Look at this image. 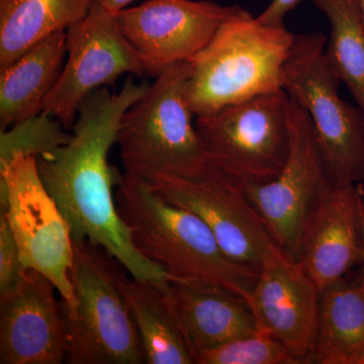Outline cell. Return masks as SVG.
I'll return each mask as SVG.
<instances>
[{"label": "cell", "instance_id": "obj_26", "mask_svg": "<svg viewBox=\"0 0 364 364\" xmlns=\"http://www.w3.org/2000/svg\"><path fill=\"white\" fill-rule=\"evenodd\" d=\"M102 6L112 14H117L119 11L127 9V6L136 0H97Z\"/></svg>", "mask_w": 364, "mask_h": 364}, {"label": "cell", "instance_id": "obj_15", "mask_svg": "<svg viewBox=\"0 0 364 364\" xmlns=\"http://www.w3.org/2000/svg\"><path fill=\"white\" fill-rule=\"evenodd\" d=\"M363 215L359 183L334 186L306 222L296 258L321 291L363 264Z\"/></svg>", "mask_w": 364, "mask_h": 364}, {"label": "cell", "instance_id": "obj_12", "mask_svg": "<svg viewBox=\"0 0 364 364\" xmlns=\"http://www.w3.org/2000/svg\"><path fill=\"white\" fill-rule=\"evenodd\" d=\"M149 182L167 202L200 218L237 262L260 265L277 243L244 188L212 166L198 176H159Z\"/></svg>", "mask_w": 364, "mask_h": 364}, {"label": "cell", "instance_id": "obj_20", "mask_svg": "<svg viewBox=\"0 0 364 364\" xmlns=\"http://www.w3.org/2000/svg\"><path fill=\"white\" fill-rule=\"evenodd\" d=\"M97 0H0V69L38 44L67 31Z\"/></svg>", "mask_w": 364, "mask_h": 364}, {"label": "cell", "instance_id": "obj_2", "mask_svg": "<svg viewBox=\"0 0 364 364\" xmlns=\"http://www.w3.org/2000/svg\"><path fill=\"white\" fill-rule=\"evenodd\" d=\"M116 202L136 249L173 279L218 284L249 299L260 265L237 262L193 213L167 202L143 177L124 171Z\"/></svg>", "mask_w": 364, "mask_h": 364}, {"label": "cell", "instance_id": "obj_7", "mask_svg": "<svg viewBox=\"0 0 364 364\" xmlns=\"http://www.w3.org/2000/svg\"><path fill=\"white\" fill-rule=\"evenodd\" d=\"M289 105L280 90L196 117L210 166L241 188L275 178L289 154Z\"/></svg>", "mask_w": 364, "mask_h": 364}, {"label": "cell", "instance_id": "obj_17", "mask_svg": "<svg viewBox=\"0 0 364 364\" xmlns=\"http://www.w3.org/2000/svg\"><path fill=\"white\" fill-rule=\"evenodd\" d=\"M66 55L67 33L62 31L41 41L0 69V131L43 112Z\"/></svg>", "mask_w": 364, "mask_h": 364}, {"label": "cell", "instance_id": "obj_29", "mask_svg": "<svg viewBox=\"0 0 364 364\" xmlns=\"http://www.w3.org/2000/svg\"><path fill=\"white\" fill-rule=\"evenodd\" d=\"M359 189H360L361 198H363L364 205V186L363 183H359Z\"/></svg>", "mask_w": 364, "mask_h": 364}, {"label": "cell", "instance_id": "obj_25", "mask_svg": "<svg viewBox=\"0 0 364 364\" xmlns=\"http://www.w3.org/2000/svg\"><path fill=\"white\" fill-rule=\"evenodd\" d=\"M301 0H272L267 9L256 16L260 23L273 26H284V18L299 6Z\"/></svg>", "mask_w": 364, "mask_h": 364}, {"label": "cell", "instance_id": "obj_30", "mask_svg": "<svg viewBox=\"0 0 364 364\" xmlns=\"http://www.w3.org/2000/svg\"><path fill=\"white\" fill-rule=\"evenodd\" d=\"M363 265H364V215H363Z\"/></svg>", "mask_w": 364, "mask_h": 364}, {"label": "cell", "instance_id": "obj_8", "mask_svg": "<svg viewBox=\"0 0 364 364\" xmlns=\"http://www.w3.org/2000/svg\"><path fill=\"white\" fill-rule=\"evenodd\" d=\"M0 213L6 215L23 267L51 280L66 310L73 311L71 230L43 183L35 156L16 155L0 167Z\"/></svg>", "mask_w": 364, "mask_h": 364}, {"label": "cell", "instance_id": "obj_21", "mask_svg": "<svg viewBox=\"0 0 364 364\" xmlns=\"http://www.w3.org/2000/svg\"><path fill=\"white\" fill-rule=\"evenodd\" d=\"M330 23L325 56L364 112V21L358 0H312Z\"/></svg>", "mask_w": 364, "mask_h": 364}, {"label": "cell", "instance_id": "obj_13", "mask_svg": "<svg viewBox=\"0 0 364 364\" xmlns=\"http://www.w3.org/2000/svg\"><path fill=\"white\" fill-rule=\"evenodd\" d=\"M320 298L317 284L296 258L275 243L261 260L248 304L258 330L309 363L317 342Z\"/></svg>", "mask_w": 364, "mask_h": 364}, {"label": "cell", "instance_id": "obj_23", "mask_svg": "<svg viewBox=\"0 0 364 364\" xmlns=\"http://www.w3.org/2000/svg\"><path fill=\"white\" fill-rule=\"evenodd\" d=\"M196 364H304L277 339L260 331L202 352Z\"/></svg>", "mask_w": 364, "mask_h": 364}, {"label": "cell", "instance_id": "obj_14", "mask_svg": "<svg viewBox=\"0 0 364 364\" xmlns=\"http://www.w3.org/2000/svg\"><path fill=\"white\" fill-rule=\"evenodd\" d=\"M56 291L51 280L26 269L18 289L0 299V363L61 364L66 360L65 306Z\"/></svg>", "mask_w": 364, "mask_h": 364}, {"label": "cell", "instance_id": "obj_16", "mask_svg": "<svg viewBox=\"0 0 364 364\" xmlns=\"http://www.w3.org/2000/svg\"><path fill=\"white\" fill-rule=\"evenodd\" d=\"M168 296L196 358L258 331L247 299L218 284L174 279Z\"/></svg>", "mask_w": 364, "mask_h": 364}, {"label": "cell", "instance_id": "obj_11", "mask_svg": "<svg viewBox=\"0 0 364 364\" xmlns=\"http://www.w3.org/2000/svg\"><path fill=\"white\" fill-rule=\"evenodd\" d=\"M242 9L210 0H147L116 14L145 74L156 77L196 56Z\"/></svg>", "mask_w": 364, "mask_h": 364}, {"label": "cell", "instance_id": "obj_6", "mask_svg": "<svg viewBox=\"0 0 364 364\" xmlns=\"http://www.w3.org/2000/svg\"><path fill=\"white\" fill-rule=\"evenodd\" d=\"M326 36H294L284 90L308 112L333 186L364 182V112L340 97L339 78L325 56Z\"/></svg>", "mask_w": 364, "mask_h": 364}, {"label": "cell", "instance_id": "obj_22", "mask_svg": "<svg viewBox=\"0 0 364 364\" xmlns=\"http://www.w3.org/2000/svg\"><path fill=\"white\" fill-rule=\"evenodd\" d=\"M58 119L45 111L14 124L0 133V167L16 155L40 156L43 153L63 145L70 139Z\"/></svg>", "mask_w": 364, "mask_h": 364}, {"label": "cell", "instance_id": "obj_3", "mask_svg": "<svg viewBox=\"0 0 364 364\" xmlns=\"http://www.w3.org/2000/svg\"><path fill=\"white\" fill-rule=\"evenodd\" d=\"M294 36L264 25L243 9L225 21L189 60L186 97L196 117L284 90V71Z\"/></svg>", "mask_w": 364, "mask_h": 364}, {"label": "cell", "instance_id": "obj_27", "mask_svg": "<svg viewBox=\"0 0 364 364\" xmlns=\"http://www.w3.org/2000/svg\"><path fill=\"white\" fill-rule=\"evenodd\" d=\"M350 364H364V346L358 353L351 359Z\"/></svg>", "mask_w": 364, "mask_h": 364}, {"label": "cell", "instance_id": "obj_1", "mask_svg": "<svg viewBox=\"0 0 364 364\" xmlns=\"http://www.w3.org/2000/svg\"><path fill=\"white\" fill-rule=\"evenodd\" d=\"M129 77L117 92L100 88L79 107L71 136L36 157L45 188L70 227L73 240H88L111 254L134 279L168 294L173 277L136 249L119 215L112 186L122 176L109 163L122 117L149 87Z\"/></svg>", "mask_w": 364, "mask_h": 364}, {"label": "cell", "instance_id": "obj_24", "mask_svg": "<svg viewBox=\"0 0 364 364\" xmlns=\"http://www.w3.org/2000/svg\"><path fill=\"white\" fill-rule=\"evenodd\" d=\"M26 270L6 215L0 213V299L18 289Z\"/></svg>", "mask_w": 364, "mask_h": 364}, {"label": "cell", "instance_id": "obj_4", "mask_svg": "<svg viewBox=\"0 0 364 364\" xmlns=\"http://www.w3.org/2000/svg\"><path fill=\"white\" fill-rule=\"evenodd\" d=\"M189 76L188 61L170 66L124 112L117 136L124 171L149 181L198 176L210 167L186 97Z\"/></svg>", "mask_w": 364, "mask_h": 364}, {"label": "cell", "instance_id": "obj_9", "mask_svg": "<svg viewBox=\"0 0 364 364\" xmlns=\"http://www.w3.org/2000/svg\"><path fill=\"white\" fill-rule=\"evenodd\" d=\"M289 119V154L279 173L243 188L273 240L296 257L306 222L334 186L312 119L291 97Z\"/></svg>", "mask_w": 364, "mask_h": 364}, {"label": "cell", "instance_id": "obj_5", "mask_svg": "<svg viewBox=\"0 0 364 364\" xmlns=\"http://www.w3.org/2000/svg\"><path fill=\"white\" fill-rule=\"evenodd\" d=\"M70 272L75 308L67 311V363H145L142 344L119 279L124 267L104 248L73 240Z\"/></svg>", "mask_w": 364, "mask_h": 364}, {"label": "cell", "instance_id": "obj_19", "mask_svg": "<svg viewBox=\"0 0 364 364\" xmlns=\"http://www.w3.org/2000/svg\"><path fill=\"white\" fill-rule=\"evenodd\" d=\"M122 273L123 293L148 364H195V354L186 341L168 294L156 284Z\"/></svg>", "mask_w": 364, "mask_h": 364}, {"label": "cell", "instance_id": "obj_28", "mask_svg": "<svg viewBox=\"0 0 364 364\" xmlns=\"http://www.w3.org/2000/svg\"><path fill=\"white\" fill-rule=\"evenodd\" d=\"M359 6H360L361 14H363V18L364 21V0H358Z\"/></svg>", "mask_w": 364, "mask_h": 364}, {"label": "cell", "instance_id": "obj_18", "mask_svg": "<svg viewBox=\"0 0 364 364\" xmlns=\"http://www.w3.org/2000/svg\"><path fill=\"white\" fill-rule=\"evenodd\" d=\"M364 346V265L321 291L315 350L309 363L350 364Z\"/></svg>", "mask_w": 364, "mask_h": 364}, {"label": "cell", "instance_id": "obj_10", "mask_svg": "<svg viewBox=\"0 0 364 364\" xmlns=\"http://www.w3.org/2000/svg\"><path fill=\"white\" fill-rule=\"evenodd\" d=\"M66 33L65 63L43 111L71 130L79 107L91 93L112 85L124 74L143 76L145 71L124 37L117 14L97 0L85 18Z\"/></svg>", "mask_w": 364, "mask_h": 364}]
</instances>
